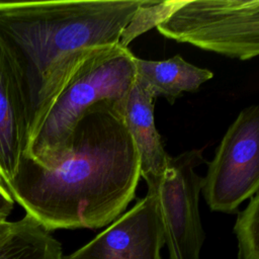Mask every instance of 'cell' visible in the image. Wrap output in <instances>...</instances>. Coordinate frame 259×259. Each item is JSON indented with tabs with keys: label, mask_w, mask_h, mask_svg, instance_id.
<instances>
[{
	"label": "cell",
	"mask_w": 259,
	"mask_h": 259,
	"mask_svg": "<svg viewBox=\"0 0 259 259\" xmlns=\"http://www.w3.org/2000/svg\"><path fill=\"white\" fill-rule=\"evenodd\" d=\"M114 102L90 107L48 165L23 154L13 178L2 183L48 231L108 226L135 198L140 159Z\"/></svg>",
	"instance_id": "obj_1"
},
{
	"label": "cell",
	"mask_w": 259,
	"mask_h": 259,
	"mask_svg": "<svg viewBox=\"0 0 259 259\" xmlns=\"http://www.w3.org/2000/svg\"><path fill=\"white\" fill-rule=\"evenodd\" d=\"M145 2L0 1V49L20 95L26 148L82 60L118 44Z\"/></svg>",
	"instance_id": "obj_2"
},
{
	"label": "cell",
	"mask_w": 259,
	"mask_h": 259,
	"mask_svg": "<svg viewBox=\"0 0 259 259\" xmlns=\"http://www.w3.org/2000/svg\"><path fill=\"white\" fill-rule=\"evenodd\" d=\"M136 56L110 45L93 50L73 72L23 153L46 166L65 148L85 112L99 101L121 100L136 80Z\"/></svg>",
	"instance_id": "obj_3"
},
{
	"label": "cell",
	"mask_w": 259,
	"mask_h": 259,
	"mask_svg": "<svg viewBox=\"0 0 259 259\" xmlns=\"http://www.w3.org/2000/svg\"><path fill=\"white\" fill-rule=\"evenodd\" d=\"M161 34L241 61L259 54V0H176Z\"/></svg>",
	"instance_id": "obj_4"
},
{
	"label": "cell",
	"mask_w": 259,
	"mask_h": 259,
	"mask_svg": "<svg viewBox=\"0 0 259 259\" xmlns=\"http://www.w3.org/2000/svg\"><path fill=\"white\" fill-rule=\"evenodd\" d=\"M259 189V106L244 108L232 122L202 177L204 199L213 211L232 213Z\"/></svg>",
	"instance_id": "obj_5"
},
{
	"label": "cell",
	"mask_w": 259,
	"mask_h": 259,
	"mask_svg": "<svg viewBox=\"0 0 259 259\" xmlns=\"http://www.w3.org/2000/svg\"><path fill=\"white\" fill-rule=\"evenodd\" d=\"M202 152L192 149L169 157L155 191L170 259H200L204 240L198 209L202 177L195 169L205 162Z\"/></svg>",
	"instance_id": "obj_6"
},
{
	"label": "cell",
	"mask_w": 259,
	"mask_h": 259,
	"mask_svg": "<svg viewBox=\"0 0 259 259\" xmlns=\"http://www.w3.org/2000/svg\"><path fill=\"white\" fill-rule=\"evenodd\" d=\"M163 246L157 195L148 191L130 210L65 259H162Z\"/></svg>",
	"instance_id": "obj_7"
},
{
	"label": "cell",
	"mask_w": 259,
	"mask_h": 259,
	"mask_svg": "<svg viewBox=\"0 0 259 259\" xmlns=\"http://www.w3.org/2000/svg\"><path fill=\"white\" fill-rule=\"evenodd\" d=\"M155 99L151 91L135 80L128 93L113 103L138 152L141 177L152 192L157 190L170 157L155 124Z\"/></svg>",
	"instance_id": "obj_8"
},
{
	"label": "cell",
	"mask_w": 259,
	"mask_h": 259,
	"mask_svg": "<svg viewBox=\"0 0 259 259\" xmlns=\"http://www.w3.org/2000/svg\"><path fill=\"white\" fill-rule=\"evenodd\" d=\"M26 148L23 108L18 88L0 49V182L15 175Z\"/></svg>",
	"instance_id": "obj_9"
},
{
	"label": "cell",
	"mask_w": 259,
	"mask_h": 259,
	"mask_svg": "<svg viewBox=\"0 0 259 259\" xmlns=\"http://www.w3.org/2000/svg\"><path fill=\"white\" fill-rule=\"evenodd\" d=\"M136 80L155 97H165L171 104L183 92H194L210 80L213 73L186 62L180 55L163 61L135 58Z\"/></svg>",
	"instance_id": "obj_10"
},
{
	"label": "cell",
	"mask_w": 259,
	"mask_h": 259,
	"mask_svg": "<svg viewBox=\"0 0 259 259\" xmlns=\"http://www.w3.org/2000/svg\"><path fill=\"white\" fill-rule=\"evenodd\" d=\"M0 259H65L60 242L26 214L0 239Z\"/></svg>",
	"instance_id": "obj_11"
},
{
	"label": "cell",
	"mask_w": 259,
	"mask_h": 259,
	"mask_svg": "<svg viewBox=\"0 0 259 259\" xmlns=\"http://www.w3.org/2000/svg\"><path fill=\"white\" fill-rule=\"evenodd\" d=\"M234 233L238 240V259H259V193L238 213Z\"/></svg>",
	"instance_id": "obj_12"
},
{
	"label": "cell",
	"mask_w": 259,
	"mask_h": 259,
	"mask_svg": "<svg viewBox=\"0 0 259 259\" xmlns=\"http://www.w3.org/2000/svg\"><path fill=\"white\" fill-rule=\"evenodd\" d=\"M14 200L7 189L0 182V215L7 218L13 210Z\"/></svg>",
	"instance_id": "obj_13"
},
{
	"label": "cell",
	"mask_w": 259,
	"mask_h": 259,
	"mask_svg": "<svg viewBox=\"0 0 259 259\" xmlns=\"http://www.w3.org/2000/svg\"><path fill=\"white\" fill-rule=\"evenodd\" d=\"M10 226H11V222L7 221V218L0 215V239L8 232V230L10 229Z\"/></svg>",
	"instance_id": "obj_14"
}]
</instances>
